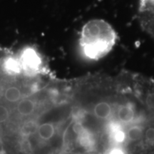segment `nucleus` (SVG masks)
Instances as JSON below:
<instances>
[{
	"label": "nucleus",
	"instance_id": "1",
	"mask_svg": "<svg viewBox=\"0 0 154 154\" xmlns=\"http://www.w3.org/2000/svg\"><path fill=\"white\" fill-rule=\"evenodd\" d=\"M117 42L116 30L106 21L91 19L83 26L79 37V47L84 57L98 61L112 51Z\"/></svg>",
	"mask_w": 154,
	"mask_h": 154
},
{
	"label": "nucleus",
	"instance_id": "2",
	"mask_svg": "<svg viewBox=\"0 0 154 154\" xmlns=\"http://www.w3.org/2000/svg\"><path fill=\"white\" fill-rule=\"evenodd\" d=\"M138 19L141 27L154 39V0H140Z\"/></svg>",
	"mask_w": 154,
	"mask_h": 154
},
{
	"label": "nucleus",
	"instance_id": "3",
	"mask_svg": "<svg viewBox=\"0 0 154 154\" xmlns=\"http://www.w3.org/2000/svg\"><path fill=\"white\" fill-rule=\"evenodd\" d=\"M65 83L66 79H63V100H62V109H61V114L60 119V126H59V136H60V146H61V154H62V147H61V120H62V115L63 111V104H64V97H65Z\"/></svg>",
	"mask_w": 154,
	"mask_h": 154
}]
</instances>
